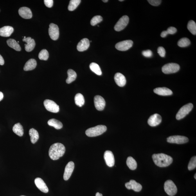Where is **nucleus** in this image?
<instances>
[{
	"mask_svg": "<svg viewBox=\"0 0 196 196\" xmlns=\"http://www.w3.org/2000/svg\"><path fill=\"white\" fill-rule=\"evenodd\" d=\"M65 148L62 143H56L51 146L49 150V155L51 159L56 160L64 154Z\"/></svg>",
	"mask_w": 196,
	"mask_h": 196,
	"instance_id": "f257e3e1",
	"label": "nucleus"
},
{
	"mask_svg": "<svg viewBox=\"0 0 196 196\" xmlns=\"http://www.w3.org/2000/svg\"><path fill=\"white\" fill-rule=\"evenodd\" d=\"M153 161L159 167H166L169 166L173 161L172 158L163 153L154 154L152 155Z\"/></svg>",
	"mask_w": 196,
	"mask_h": 196,
	"instance_id": "f03ea898",
	"label": "nucleus"
},
{
	"mask_svg": "<svg viewBox=\"0 0 196 196\" xmlns=\"http://www.w3.org/2000/svg\"><path fill=\"white\" fill-rule=\"evenodd\" d=\"M107 130V128L103 125H99L88 129L85 134L88 137H94L102 134Z\"/></svg>",
	"mask_w": 196,
	"mask_h": 196,
	"instance_id": "7ed1b4c3",
	"label": "nucleus"
},
{
	"mask_svg": "<svg viewBox=\"0 0 196 196\" xmlns=\"http://www.w3.org/2000/svg\"><path fill=\"white\" fill-rule=\"evenodd\" d=\"M193 108L192 103H188L182 107L178 112L176 116L177 120L183 118L192 110Z\"/></svg>",
	"mask_w": 196,
	"mask_h": 196,
	"instance_id": "20e7f679",
	"label": "nucleus"
},
{
	"mask_svg": "<svg viewBox=\"0 0 196 196\" xmlns=\"http://www.w3.org/2000/svg\"><path fill=\"white\" fill-rule=\"evenodd\" d=\"M164 190L168 195L173 196L176 194L177 188L172 180H168L164 183Z\"/></svg>",
	"mask_w": 196,
	"mask_h": 196,
	"instance_id": "39448f33",
	"label": "nucleus"
},
{
	"mask_svg": "<svg viewBox=\"0 0 196 196\" xmlns=\"http://www.w3.org/2000/svg\"><path fill=\"white\" fill-rule=\"evenodd\" d=\"M180 68L179 64L175 63H169L162 67V71L166 74L175 73L179 70Z\"/></svg>",
	"mask_w": 196,
	"mask_h": 196,
	"instance_id": "423d86ee",
	"label": "nucleus"
},
{
	"mask_svg": "<svg viewBox=\"0 0 196 196\" xmlns=\"http://www.w3.org/2000/svg\"><path fill=\"white\" fill-rule=\"evenodd\" d=\"M129 22V18L127 15L123 16L114 26L115 30L117 31H120L124 29L127 26Z\"/></svg>",
	"mask_w": 196,
	"mask_h": 196,
	"instance_id": "0eeeda50",
	"label": "nucleus"
},
{
	"mask_svg": "<svg viewBox=\"0 0 196 196\" xmlns=\"http://www.w3.org/2000/svg\"><path fill=\"white\" fill-rule=\"evenodd\" d=\"M44 104L45 108L49 112L56 113L59 111V106L53 100H46L44 101Z\"/></svg>",
	"mask_w": 196,
	"mask_h": 196,
	"instance_id": "6e6552de",
	"label": "nucleus"
},
{
	"mask_svg": "<svg viewBox=\"0 0 196 196\" xmlns=\"http://www.w3.org/2000/svg\"><path fill=\"white\" fill-rule=\"evenodd\" d=\"M167 141L170 143L181 144L188 143L189 139L188 137L184 136H173L168 137Z\"/></svg>",
	"mask_w": 196,
	"mask_h": 196,
	"instance_id": "1a4fd4ad",
	"label": "nucleus"
},
{
	"mask_svg": "<svg viewBox=\"0 0 196 196\" xmlns=\"http://www.w3.org/2000/svg\"><path fill=\"white\" fill-rule=\"evenodd\" d=\"M133 43L131 40H126L118 43L115 46L116 48L120 51H126L132 47Z\"/></svg>",
	"mask_w": 196,
	"mask_h": 196,
	"instance_id": "9d476101",
	"label": "nucleus"
},
{
	"mask_svg": "<svg viewBox=\"0 0 196 196\" xmlns=\"http://www.w3.org/2000/svg\"><path fill=\"white\" fill-rule=\"evenodd\" d=\"M48 32L51 39L53 40H57L59 37V28L57 25L53 23L50 24L49 25Z\"/></svg>",
	"mask_w": 196,
	"mask_h": 196,
	"instance_id": "9b49d317",
	"label": "nucleus"
},
{
	"mask_svg": "<svg viewBox=\"0 0 196 196\" xmlns=\"http://www.w3.org/2000/svg\"><path fill=\"white\" fill-rule=\"evenodd\" d=\"M94 103L96 109L99 111H102L104 109L106 103L102 96L97 95L94 97Z\"/></svg>",
	"mask_w": 196,
	"mask_h": 196,
	"instance_id": "f8f14e48",
	"label": "nucleus"
},
{
	"mask_svg": "<svg viewBox=\"0 0 196 196\" xmlns=\"http://www.w3.org/2000/svg\"><path fill=\"white\" fill-rule=\"evenodd\" d=\"M74 168H75V164L73 162H69L67 164L66 166H65L63 175L64 179L65 181H67L70 178L73 172Z\"/></svg>",
	"mask_w": 196,
	"mask_h": 196,
	"instance_id": "ddd939ff",
	"label": "nucleus"
},
{
	"mask_svg": "<svg viewBox=\"0 0 196 196\" xmlns=\"http://www.w3.org/2000/svg\"><path fill=\"white\" fill-rule=\"evenodd\" d=\"M162 118L160 115L155 114L151 116L148 120V123L151 127H154L158 125L162 121Z\"/></svg>",
	"mask_w": 196,
	"mask_h": 196,
	"instance_id": "4468645a",
	"label": "nucleus"
},
{
	"mask_svg": "<svg viewBox=\"0 0 196 196\" xmlns=\"http://www.w3.org/2000/svg\"><path fill=\"white\" fill-rule=\"evenodd\" d=\"M104 158L107 165L112 167L114 165L115 160L113 153L110 151H106L104 154Z\"/></svg>",
	"mask_w": 196,
	"mask_h": 196,
	"instance_id": "2eb2a0df",
	"label": "nucleus"
},
{
	"mask_svg": "<svg viewBox=\"0 0 196 196\" xmlns=\"http://www.w3.org/2000/svg\"><path fill=\"white\" fill-rule=\"evenodd\" d=\"M125 185L127 189L129 190L132 189L136 192H139L142 189L141 184L134 180H131L129 182L126 183Z\"/></svg>",
	"mask_w": 196,
	"mask_h": 196,
	"instance_id": "dca6fc26",
	"label": "nucleus"
},
{
	"mask_svg": "<svg viewBox=\"0 0 196 196\" xmlns=\"http://www.w3.org/2000/svg\"><path fill=\"white\" fill-rule=\"evenodd\" d=\"M35 183L37 188L42 192L46 193H48L49 190L48 187L41 178H36L35 180Z\"/></svg>",
	"mask_w": 196,
	"mask_h": 196,
	"instance_id": "f3484780",
	"label": "nucleus"
},
{
	"mask_svg": "<svg viewBox=\"0 0 196 196\" xmlns=\"http://www.w3.org/2000/svg\"><path fill=\"white\" fill-rule=\"evenodd\" d=\"M23 41L26 43L25 44V49L26 51L30 52L32 51L35 46V42L33 39L31 37L26 38L23 39Z\"/></svg>",
	"mask_w": 196,
	"mask_h": 196,
	"instance_id": "a211bd4d",
	"label": "nucleus"
},
{
	"mask_svg": "<svg viewBox=\"0 0 196 196\" xmlns=\"http://www.w3.org/2000/svg\"><path fill=\"white\" fill-rule=\"evenodd\" d=\"M20 16L23 18L29 19L32 18V13L30 8L27 7L20 8L18 11Z\"/></svg>",
	"mask_w": 196,
	"mask_h": 196,
	"instance_id": "6ab92c4d",
	"label": "nucleus"
},
{
	"mask_svg": "<svg viewBox=\"0 0 196 196\" xmlns=\"http://www.w3.org/2000/svg\"><path fill=\"white\" fill-rule=\"evenodd\" d=\"M114 79L116 84L120 87L124 86L127 82L125 76L120 73H116L115 75Z\"/></svg>",
	"mask_w": 196,
	"mask_h": 196,
	"instance_id": "aec40b11",
	"label": "nucleus"
},
{
	"mask_svg": "<svg viewBox=\"0 0 196 196\" xmlns=\"http://www.w3.org/2000/svg\"><path fill=\"white\" fill-rule=\"evenodd\" d=\"M155 93L159 95L166 96L172 95L173 92L170 89L166 87L157 88L154 89Z\"/></svg>",
	"mask_w": 196,
	"mask_h": 196,
	"instance_id": "412c9836",
	"label": "nucleus"
},
{
	"mask_svg": "<svg viewBox=\"0 0 196 196\" xmlns=\"http://www.w3.org/2000/svg\"><path fill=\"white\" fill-rule=\"evenodd\" d=\"M90 46L89 40L87 38H84L79 42L77 45V48L80 52L86 51L89 48Z\"/></svg>",
	"mask_w": 196,
	"mask_h": 196,
	"instance_id": "4be33fe9",
	"label": "nucleus"
},
{
	"mask_svg": "<svg viewBox=\"0 0 196 196\" xmlns=\"http://www.w3.org/2000/svg\"><path fill=\"white\" fill-rule=\"evenodd\" d=\"M13 28L10 26H6L0 28V36L1 37H7L10 36L13 32Z\"/></svg>",
	"mask_w": 196,
	"mask_h": 196,
	"instance_id": "5701e85b",
	"label": "nucleus"
},
{
	"mask_svg": "<svg viewBox=\"0 0 196 196\" xmlns=\"http://www.w3.org/2000/svg\"><path fill=\"white\" fill-rule=\"evenodd\" d=\"M37 63L36 60L31 58L28 61L25 65L24 70L25 71L33 70L37 67Z\"/></svg>",
	"mask_w": 196,
	"mask_h": 196,
	"instance_id": "b1692460",
	"label": "nucleus"
},
{
	"mask_svg": "<svg viewBox=\"0 0 196 196\" xmlns=\"http://www.w3.org/2000/svg\"><path fill=\"white\" fill-rule=\"evenodd\" d=\"M29 134L31 137V143L33 144L37 143L39 138V134L37 131L32 128L29 130Z\"/></svg>",
	"mask_w": 196,
	"mask_h": 196,
	"instance_id": "393cba45",
	"label": "nucleus"
},
{
	"mask_svg": "<svg viewBox=\"0 0 196 196\" xmlns=\"http://www.w3.org/2000/svg\"><path fill=\"white\" fill-rule=\"evenodd\" d=\"M13 131L18 136L22 137L23 136L24 134V130L23 127L19 123H18L13 126Z\"/></svg>",
	"mask_w": 196,
	"mask_h": 196,
	"instance_id": "a878e982",
	"label": "nucleus"
},
{
	"mask_svg": "<svg viewBox=\"0 0 196 196\" xmlns=\"http://www.w3.org/2000/svg\"><path fill=\"white\" fill-rule=\"evenodd\" d=\"M48 124L49 126L55 128L56 129H62L63 127V124L61 122L54 118L49 120L48 122Z\"/></svg>",
	"mask_w": 196,
	"mask_h": 196,
	"instance_id": "bb28decb",
	"label": "nucleus"
},
{
	"mask_svg": "<svg viewBox=\"0 0 196 196\" xmlns=\"http://www.w3.org/2000/svg\"><path fill=\"white\" fill-rule=\"evenodd\" d=\"M68 77L67 79L66 82L67 84H70L76 80L77 77V74L73 70L69 69L67 71Z\"/></svg>",
	"mask_w": 196,
	"mask_h": 196,
	"instance_id": "cd10ccee",
	"label": "nucleus"
},
{
	"mask_svg": "<svg viewBox=\"0 0 196 196\" xmlns=\"http://www.w3.org/2000/svg\"><path fill=\"white\" fill-rule=\"evenodd\" d=\"M7 43L9 46L14 49L16 51H21V46L15 40L11 39H9L7 41Z\"/></svg>",
	"mask_w": 196,
	"mask_h": 196,
	"instance_id": "c85d7f7f",
	"label": "nucleus"
},
{
	"mask_svg": "<svg viewBox=\"0 0 196 196\" xmlns=\"http://www.w3.org/2000/svg\"><path fill=\"white\" fill-rule=\"evenodd\" d=\"M75 101L76 104L78 107H82L84 104V98L82 94H77L75 97Z\"/></svg>",
	"mask_w": 196,
	"mask_h": 196,
	"instance_id": "c756f323",
	"label": "nucleus"
},
{
	"mask_svg": "<svg viewBox=\"0 0 196 196\" xmlns=\"http://www.w3.org/2000/svg\"><path fill=\"white\" fill-rule=\"evenodd\" d=\"M127 164L130 170H134L136 169L137 168V162L132 157H129L128 158Z\"/></svg>",
	"mask_w": 196,
	"mask_h": 196,
	"instance_id": "7c9ffc66",
	"label": "nucleus"
},
{
	"mask_svg": "<svg viewBox=\"0 0 196 196\" xmlns=\"http://www.w3.org/2000/svg\"><path fill=\"white\" fill-rule=\"evenodd\" d=\"M90 68L91 70L99 76L102 75V72L100 66L95 63H92L89 65Z\"/></svg>",
	"mask_w": 196,
	"mask_h": 196,
	"instance_id": "2f4dec72",
	"label": "nucleus"
},
{
	"mask_svg": "<svg viewBox=\"0 0 196 196\" xmlns=\"http://www.w3.org/2000/svg\"><path fill=\"white\" fill-rule=\"evenodd\" d=\"M81 1L80 0H71L70 1L68 7V9L70 11L75 10L78 6L79 5Z\"/></svg>",
	"mask_w": 196,
	"mask_h": 196,
	"instance_id": "473e14b6",
	"label": "nucleus"
},
{
	"mask_svg": "<svg viewBox=\"0 0 196 196\" xmlns=\"http://www.w3.org/2000/svg\"><path fill=\"white\" fill-rule=\"evenodd\" d=\"M190 40L186 38H182L178 42V46L181 47H188L190 44Z\"/></svg>",
	"mask_w": 196,
	"mask_h": 196,
	"instance_id": "72a5a7b5",
	"label": "nucleus"
},
{
	"mask_svg": "<svg viewBox=\"0 0 196 196\" xmlns=\"http://www.w3.org/2000/svg\"><path fill=\"white\" fill-rule=\"evenodd\" d=\"M188 28L190 32L193 35L196 34V24L192 20L189 21L188 24Z\"/></svg>",
	"mask_w": 196,
	"mask_h": 196,
	"instance_id": "f704fd0d",
	"label": "nucleus"
},
{
	"mask_svg": "<svg viewBox=\"0 0 196 196\" xmlns=\"http://www.w3.org/2000/svg\"><path fill=\"white\" fill-rule=\"evenodd\" d=\"M49 58V53L46 49H43L39 54V58L40 60H47Z\"/></svg>",
	"mask_w": 196,
	"mask_h": 196,
	"instance_id": "c9c22d12",
	"label": "nucleus"
},
{
	"mask_svg": "<svg viewBox=\"0 0 196 196\" xmlns=\"http://www.w3.org/2000/svg\"><path fill=\"white\" fill-rule=\"evenodd\" d=\"M103 18L100 15L94 16L91 20V24L92 26H95L97 24L100 23L103 21Z\"/></svg>",
	"mask_w": 196,
	"mask_h": 196,
	"instance_id": "e433bc0d",
	"label": "nucleus"
},
{
	"mask_svg": "<svg viewBox=\"0 0 196 196\" xmlns=\"http://www.w3.org/2000/svg\"><path fill=\"white\" fill-rule=\"evenodd\" d=\"M196 167V157H193L191 159L189 162L188 168L189 170L194 169Z\"/></svg>",
	"mask_w": 196,
	"mask_h": 196,
	"instance_id": "4c0bfd02",
	"label": "nucleus"
},
{
	"mask_svg": "<svg viewBox=\"0 0 196 196\" xmlns=\"http://www.w3.org/2000/svg\"><path fill=\"white\" fill-rule=\"evenodd\" d=\"M158 53L161 57H164L166 55V51L163 47H160L158 48Z\"/></svg>",
	"mask_w": 196,
	"mask_h": 196,
	"instance_id": "58836bf2",
	"label": "nucleus"
},
{
	"mask_svg": "<svg viewBox=\"0 0 196 196\" xmlns=\"http://www.w3.org/2000/svg\"><path fill=\"white\" fill-rule=\"evenodd\" d=\"M150 4L153 6H158L161 4V1L159 0H148V1Z\"/></svg>",
	"mask_w": 196,
	"mask_h": 196,
	"instance_id": "ea45409f",
	"label": "nucleus"
},
{
	"mask_svg": "<svg viewBox=\"0 0 196 196\" xmlns=\"http://www.w3.org/2000/svg\"><path fill=\"white\" fill-rule=\"evenodd\" d=\"M142 54L145 57L150 58L153 55L152 51L150 50L144 51L142 52Z\"/></svg>",
	"mask_w": 196,
	"mask_h": 196,
	"instance_id": "a19ab883",
	"label": "nucleus"
},
{
	"mask_svg": "<svg viewBox=\"0 0 196 196\" xmlns=\"http://www.w3.org/2000/svg\"><path fill=\"white\" fill-rule=\"evenodd\" d=\"M167 31L168 34H174L177 32V29L174 27H171L168 28Z\"/></svg>",
	"mask_w": 196,
	"mask_h": 196,
	"instance_id": "79ce46f5",
	"label": "nucleus"
},
{
	"mask_svg": "<svg viewBox=\"0 0 196 196\" xmlns=\"http://www.w3.org/2000/svg\"><path fill=\"white\" fill-rule=\"evenodd\" d=\"M44 3L47 7L51 8L53 5V0H44Z\"/></svg>",
	"mask_w": 196,
	"mask_h": 196,
	"instance_id": "37998d69",
	"label": "nucleus"
},
{
	"mask_svg": "<svg viewBox=\"0 0 196 196\" xmlns=\"http://www.w3.org/2000/svg\"><path fill=\"white\" fill-rule=\"evenodd\" d=\"M168 34L167 31H164L161 33V36L162 38H164L166 37Z\"/></svg>",
	"mask_w": 196,
	"mask_h": 196,
	"instance_id": "c03bdc74",
	"label": "nucleus"
},
{
	"mask_svg": "<svg viewBox=\"0 0 196 196\" xmlns=\"http://www.w3.org/2000/svg\"><path fill=\"white\" fill-rule=\"evenodd\" d=\"M4 63V61L3 57L0 55V65H3Z\"/></svg>",
	"mask_w": 196,
	"mask_h": 196,
	"instance_id": "a18cd8bd",
	"label": "nucleus"
},
{
	"mask_svg": "<svg viewBox=\"0 0 196 196\" xmlns=\"http://www.w3.org/2000/svg\"><path fill=\"white\" fill-rule=\"evenodd\" d=\"M3 94L2 92H0V101L3 100Z\"/></svg>",
	"mask_w": 196,
	"mask_h": 196,
	"instance_id": "49530a36",
	"label": "nucleus"
},
{
	"mask_svg": "<svg viewBox=\"0 0 196 196\" xmlns=\"http://www.w3.org/2000/svg\"><path fill=\"white\" fill-rule=\"evenodd\" d=\"M96 196H103V195L99 193H96Z\"/></svg>",
	"mask_w": 196,
	"mask_h": 196,
	"instance_id": "de8ad7c7",
	"label": "nucleus"
},
{
	"mask_svg": "<svg viewBox=\"0 0 196 196\" xmlns=\"http://www.w3.org/2000/svg\"><path fill=\"white\" fill-rule=\"evenodd\" d=\"M103 2H105V3H106V2L108 1V0H103Z\"/></svg>",
	"mask_w": 196,
	"mask_h": 196,
	"instance_id": "09e8293b",
	"label": "nucleus"
},
{
	"mask_svg": "<svg viewBox=\"0 0 196 196\" xmlns=\"http://www.w3.org/2000/svg\"><path fill=\"white\" fill-rule=\"evenodd\" d=\"M196 174H195V175H194V178H195V179H196Z\"/></svg>",
	"mask_w": 196,
	"mask_h": 196,
	"instance_id": "8fccbe9b",
	"label": "nucleus"
},
{
	"mask_svg": "<svg viewBox=\"0 0 196 196\" xmlns=\"http://www.w3.org/2000/svg\"><path fill=\"white\" fill-rule=\"evenodd\" d=\"M120 1L122 2V1H123V0H120V1Z\"/></svg>",
	"mask_w": 196,
	"mask_h": 196,
	"instance_id": "3c124183",
	"label": "nucleus"
},
{
	"mask_svg": "<svg viewBox=\"0 0 196 196\" xmlns=\"http://www.w3.org/2000/svg\"><path fill=\"white\" fill-rule=\"evenodd\" d=\"M24 196V195H21V196Z\"/></svg>",
	"mask_w": 196,
	"mask_h": 196,
	"instance_id": "603ef678",
	"label": "nucleus"
}]
</instances>
